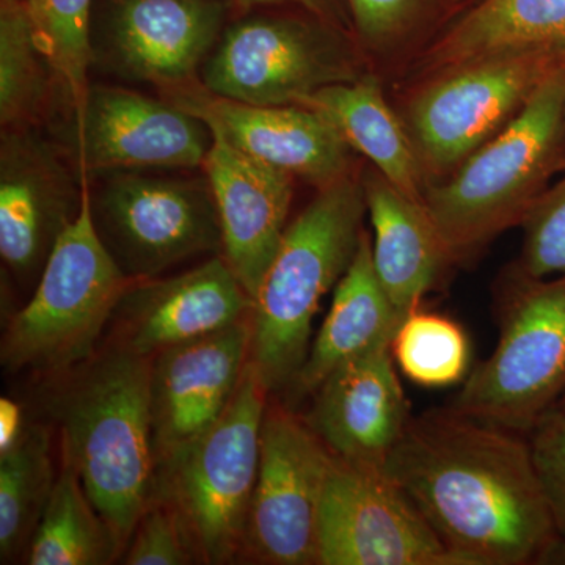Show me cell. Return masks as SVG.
I'll return each mask as SVG.
<instances>
[{"instance_id": "484cf974", "label": "cell", "mask_w": 565, "mask_h": 565, "mask_svg": "<svg viewBox=\"0 0 565 565\" xmlns=\"http://www.w3.org/2000/svg\"><path fill=\"white\" fill-rule=\"evenodd\" d=\"M55 479L51 435L41 424L24 430L0 455V559L11 563L28 553Z\"/></svg>"}, {"instance_id": "ba28073f", "label": "cell", "mask_w": 565, "mask_h": 565, "mask_svg": "<svg viewBox=\"0 0 565 565\" xmlns=\"http://www.w3.org/2000/svg\"><path fill=\"white\" fill-rule=\"evenodd\" d=\"M563 62L565 50L508 52L462 63L415 84L401 118L426 185L446 180L468 156L503 131Z\"/></svg>"}, {"instance_id": "5bb4252c", "label": "cell", "mask_w": 565, "mask_h": 565, "mask_svg": "<svg viewBox=\"0 0 565 565\" xmlns=\"http://www.w3.org/2000/svg\"><path fill=\"white\" fill-rule=\"evenodd\" d=\"M225 7L218 0H111L98 46L106 68L173 95L200 84L221 36Z\"/></svg>"}, {"instance_id": "4fadbf2b", "label": "cell", "mask_w": 565, "mask_h": 565, "mask_svg": "<svg viewBox=\"0 0 565 565\" xmlns=\"http://www.w3.org/2000/svg\"><path fill=\"white\" fill-rule=\"evenodd\" d=\"M73 120L81 181L114 172L202 169L212 145L210 126L191 111L110 85H90Z\"/></svg>"}, {"instance_id": "1f68e13d", "label": "cell", "mask_w": 565, "mask_h": 565, "mask_svg": "<svg viewBox=\"0 0 565 565\" xmlns=\"http://www.w3.org/2000/svg\"><path fill=\"white\" fill-rule=\"evenodd\" d=\"M184 520L170 501L152 498L140 516L125 555L126 565H185L199 563Z\"/></svg>"}, {"instance_id": "83f0119b", "label": "cell", "mask_w": 565, "mask_h": 565, "mask_svg": "<svg viewBox=\"0 0 565 565\" xmlns=\"http://www.w3.org/2000/svg\"><path fill=\"white\" fill-rule=\"evenodd\" d=\"M392 353L401 373L426 388H445L468 377L470 341L448 316L415 308L394 333Z\"/></svg>"}, {"instance_id": "ffe728a7", "label": "cell", "mask_w": 565, "mask_h": 565, "mask_svg": "<svg viewBox=\"0 0 565 565\" xmlns=\"http://www.w3.org/2000/svg\"><path fill=\"white\" fill-rule=\"evenodd\" d=\"M311 397L313 405L305 419L332 455L384 470L412 418L392 345L340 364Z\"/></svg>"}, {"instance_id": "9a60e30c", "label": "cell", "mask_w": 565, "mask_h": 565, "mask_svg": "<svg viewBox=\"0 0 565 565\" xmlns=\"http://www.w3.org/2000/svg\"><path fill=\"white\" fill-rule=\"evenodd\" d=\"M82 191L57 148L29 129H3L0 256L18 280L39 281L52 248L79 214Z\"/></svg>"}, {"instance_id": "4316f807", "label": "cell", "mask_w": 565, "mask_h": 565, "mask_svg": "<svg viewBox=\"0 0 565 565\" xmlns=\"http://www.w3.org/2000/svg\"><path fill=\"white\" fill-rule=\"evenodd\" d=\"M57 84L40 51L25 0H0V122L28 128L43 114Z\"/></svg>"}, {"instance_id": "277c9868", "label": "cell", "mask_w": 565, "mask_h": 565, "mask_svg": "<svg viewBox=\"0 0 565 565\" xmlns=\"http://www.w3.org/2000/svg\"><path fill=\"white\" fill-rule=\"evenodd\" d=\"M366 214L362 173L353 172L318 189L286 228L250 318L248 362L270 394L288 392L302 367L319 305L355 258Z\"/></svg>"}, {"instance_id": "3957f363", "label": "cell", "mask_w": 565, "mask_h": 565, "mask_svg": "<svg viewBox=\"0 0 565 565\" xmlns=\"http://www.w3.org/2000/svg\"><path fill=\"white\" fill-rule=\"evenodd\" d=\"M565 173V62L503 131L444 181L426 185L423 203L452 263L522 226L556 174Z\"/></svg>"}, {"instance_id": "f546056e", "label": "cell", "mask_w": 565, "mask_h": 565, "mask_svg": "<svg viewBox=\"0 0 565 565\" xmlns=\"http://www.w3.org/2000/svg\"><path fill=\"white\" fill-rule=\"evenodd\" d=\"M364 54L396 61L423 40L441 0H345Z\"/></svg>"}, {"instance_id": "d6986e66", "label": "cell", "mask_w": 565, "mask_h": 565, "mask_svg": "<svg viewBox=\"0 0 565 565\" xmlns=\"http://www.w3.org/2000/svg\"><path fill=\"white\" fill-rule=\"evenodd\" d=\"M211 131L202 169L221 222L222 256L255 303L288 228L294 178Z\"/></svg>"}, {"instance_id": "2e32d148", "label": "cell", "mask_w": 565, "mask_h": 565, "mask_svg": "<svg viewBox=\"0 0 565 565\" xmlns=\"http://www.w3.org/2000/svg\"><path fill=\"white\" fill-rule=\"evenodd\" d=\"M250 318L152 356L151 424L158 470L206 433L232 403L250 353Z\"/></svg>"}, {"instance_id": "9c48e42d", "label": "cell", "mask_w": 565, "mask_h": 565, "mask_svg": "<svg viewBox=\"0 0 565 565\" xmlns=\"http://www.w3.org/2000/svg\"><path fill=\"white\" fill-rule=\"evenodd\" d=\"M366 54L330 22L258 17L234 24L204 62L202 87L253 106H292L367 73Z\"/></svg>"}, {"instance_id": "603a6c76", "label": "cell", "mask_w": 565, "mask_h": 565, "mask_svg": "<svg viewBox=\"0 0 565 565\" xmlns=\"http://www.w3.org/2000/svg\"><path fill=\"white\" fill-rule=\"evenodd\" d=\"M565 50V0H481L412 63L415 84L489 55Z\"/></svg>"}, {"instance_id": "8992f818", "label": "cell", "mask_w": 565, "mask_h": 565, "mask_svg": "<svg viewBox=\"0 0 565 565\" xmlns=\"http://www.w3.org/2000/svg\"><path fill=\"white\" fill-rule=\"evenodd\" d=\"M269 396L247 362L221 418L158 470L154 498L178 509L202 563H232L243 553Z\"/></svg>"}, {"instance_id": "ac0fdd59", "label": "cell", "mask_w": 565, "mask_h": 565, "mask_svg": "<svg viewBox=\"0 0 565 565\" xmlns=\"http://www.w3.org/2000/svg\"><path fill=\"white\" fill-rule=\"evenodd\" d=\"M253 300L223 256L169 278L131 281L117 305L115 343L141 356L250 318Z\"/></svg>"}, {"instance_id": "d6a6232c", "label": "cell", "mask_w": 565, "mask_h": 565, "mask_svg": "<svg viewBox=\"0 0 565 565\" xmlns=\"http://www.w3.org/2000/svg\"><path fill=\"white\" fill-rule=\"evenodd\" d=\"M557 539L565 542V414L553 408L527 434Z\"/></svg>"}, {"instance_id": "8d00e7d4", "label": "cell", "mask_w": 565, "mask_h": 565, "mask_svg": "<svg viewBox=\"0 0 565 565\" xmlns=\"http://www.w3.org/2000/svg\"><path fill=\"white\" fill-rule=\"evenodd\" d=\"M555 408H557V411L564 412L565 414V393L563 394V397H561V399L557 401Z\"/></svg>"}, {"instance_id": "4dcf8cb0", "label": "cell", "mask_w": 565, "mask_h": 565, "mask_svg": "<svg viewBox=\"0 0 565 565\" xmlns=\"http://www.w3.org/2000/svg\"><path fill=\"white\" fill-rule=\"evenodd\" d=\"M522 228V250L512 270L530 278L564 275L565 173L535 202Z\"/></svg>"}, {"instance_id": "5b68a950", "label": "cell", "mask_w": 565, "mask_h": 565, "mask_svg": "<svg viewBox=\"0 0 565 565\" xmlns=\"http://www.w3.org/2000/svg\"><path fill=\"white\" fill-rule=\"evenodd\" d=\"M82 207L55 247L25 307L3 332L0 362L9 373L62 377L96 353L107 322L131 285L96 232L90 181Z\"/></svg>"}, {"instance_id": "7402d4cb", "label": "cell", "mask_w": 565, "mask_h": 565, "mask_svg": "<svg viewBox=\"0 0 565 565\" xmlns=\"http://www.w3.org/2000/svg\"><path fill=\"white\" fill-rule=\"evenodd\" d=\"M375 274L373 237L364 232L355 258L334 288L332 307L289 386L294 403L313 396L327 375L353 356L392 345L404 321Z\"/></svg>"}, {"instance_id": "6da1fadb", "label": "cell", "mask_w": 565, "mask_h": 565, "mask_svg": "<svg viewBox=\"0 0 565 565\" xmlns=\"http://www.w3.org/2000/svg\"><path fill=\"white\" fill-rule=\"evenodd\" d=\"M384 473L465 565H537L557 539L527 435L437 408L412 416Z\"/></svg>"}, {"instance_id": "7a4b0ae2", "label": "cell", "mask_w": 565, "mask_h": 565, "mask_svg": "<svg viewBox=\"0 0 565 565\" xmlns=\"http://www.w3.org/2000/svg\"><path fill=\"white\" fill-rule=\"evenodd\" d=\"M151 362L111 344L58 377L63 384L50 401L61 426L62 456L122 552L156 493Z\"/></svg>"}, {"instance_id": "cb8c5ba5", "label": "cell", "mask_w": 565, "mask_h": 565, "mask_svg": "<svg viewBox=\"0 0 565 565\" xmlns=\"http://www.w3.org/2000/svg\"><path fill=\"white\" fill-rule=\"evenodd\" d=\"M299 106L323 115L353 151L360 152L405 195L423 202L426 180L403 118L386 102L377 74L330 85L307 96Z\"/></svg>"}, {"instance_id": "30bf717a", "label": "cell", "mask_w": 565, "mask_h": 565, "mask_svg": "<svg viewBox=\"0 0 565 565\" xmlns=\"http://www.w3.org/2000/svg\"><path fill=\"white\" fill-rule=\"evenodd\" d=\"M92 214L104 247L129 280H148L200 255H222L217 207L206 178L102 174Z\"/></svg>"}, {"instance_id": "44dd1931", "label": "cell", "mask_w": 565, "mask_h": 565, "mask_svg": "<svg viewBox=\"0 0 565 565\" xmlns=\"http://www.w3.org/2000/svg\"><path fill=\"white\" fill-rule=\"evenodd\" d=\"M362 181L375 274L397 310L408 315L437 288L451 256L423 202L405 195L373 166L363 170Z\"/></svg>"}, {"instance_id": "d4e9b609", "label": "cell", "mask_w": 565, "mask_h": 565, "mask_svg": "<svg viewBox=\"0 0 565 565\" xmlns=\"http://www.w3.org/2000/svg\"><path fill=\"white\" fill-rule=\"evenodd\" d=\"M120 552L117 535L96 511L73 465L62 456L61 471L25 553V563L104 565L118 559Z\"/></svg>"}, {"instance_id": "7c38bea8", "label": "cell", "mask_w": 565, "mask_h": 565, "mask_svg": "<svg viewBox=\"0 0 565 565\" xmlns=\"http://www.w3.org/2000/svg\"><path fill=\"white\" fill-rule=\"evenodd\" d=\"M318 565H465L377 468L334 457L319 512Z\"/></svg>"}, {"instance_id": "52a82bcc", "label": "cell", "mask_w": 565, "mask_h": 565, "mask_svg": "<svg viewBox=\"0 0 565 565\" xmlns=\"http://www.w3.org/2000/svg\"><path fill=\"white\" fill-rule=\"evenodd\" d=\"M498 319L493 352L465 379L452 408L527 435L565 393V274L511 270Z\"/></svg>"}, {"instance_id": "8fae6325", "label": "cell", "mask_w": 565, "mask_h": 565, "mask_svg": "<svg viewBox=\"0 0 565 565\" xmlns=\"http://www.w3.org/2000/svg\"><path fill=\"white\" fill-rule=\"evenodd\" d=\"M333 459L305 416L267 404L243 553L259 564L318 565L319 512Z\"/></svg>"}, {"instance_id": "f1b7e54d", "label": "cell", "mask_w": 565, "mask_h": 565, "mask_svg": "<svg viewBox=\"0 0 565 565\" xmlns=\"http://www.w3.org/2000/svg\"><path fill=\"white\" fill-rule=\"evenodd\" d=\"M43 52L71 109L84 103L92 54V0H25Z\"/></svg>"}, {"instance_id": "e0dca14e", "label": "cell", "mask_w": 565, "mask_h": 565, "mask_svg": "<svg viewBox=\"0 0 565 565\" xmlns=\"http://www.w3.org/2000/svg\"><path fill=\"white\" fill-rule=\"evenodd\" d=\"M230 143L267 166L327 188L353 173V151L323 115L308 107L253 106L222 98L202 84L170 95Z\"/></svg>"}, {"instance_id": "d590c367", "label": "cell", "mask_w": 565, "mask_h": 565, "mask_svg": "<svg viewBox=\"0 0 565 565\" xmlns=\"http://www.w3.org/2000/svg\"><path fill=\"white\" fill-rule=\"evenodd\" d=\"M537 565H565V542L556 539L539 557Z\"/></svg>"}, {"instance_id": "e575fe53", "label": "cell", "mask_w": 565, "mask_h": 565, "mask_svg": "<svg viewBox=\"0 0 565 565\" xmlns=\"http://www.w3.org/2000/svg\"><path fill=\"white\" fill-rule=\"evenodd\" d=\"M20 405L2 399V448L10 445L24 430Z\"/></svg>"}, {"instance_id": "836d02e7", "label": "cell", "mask_w": 565, "mask_h": 565, "mask_svg": "<svg viewBox=\"0 0 565 565\" xmlns=\"http://www.w3.org/2000/svg\"><path fill=\"white\" fill-rule=\"evenodd\" d=\"M244 9L255 6H269V3L291 2L303 7L305 10L313 13L319 20L330 22L345 32H353L351 14H349L345 0H234Z\"/></svg>"}]
</instances>
